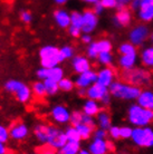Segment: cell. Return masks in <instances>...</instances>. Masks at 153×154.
Listing matches in <instances>:
<instances>
[{
  "mask_svg": "<svg viewBox=\"0 0 153 154\" xmlns=\"http://www.w3.org/2000/svg\"><path fill=\"white\" fill-rule=\"evenodd\" d=\"M78 95H80V96H85V95H87V89L78 88Z\"/></svg>",
  "mask_w": 153,
  "mask_h": 154,
  "instance_id": "50",
  "label": "cell"
},
{
  "mask_svg": "<svg viewBox=\"0 0 153 154\" xmlns=\"http://www.w3.org/2000/svg\"><path fill=\"white\" fill-rule=\"evenodd\" d=\"M103 8L104 7L102 6V4H101V2H96L95 6H94V10H93V11H94L96 15H97V14H101V12H102Z\"/></svg>",
  "mask_w": 153,
  "mask_h": 154,
  "instance_id": "47",
  "label": "cell"
},
{
  "mask_svg": "<svg viewBox=\"0 0 153 154\" xmlns=\"http://www.w3.org/2000/svg\"><path fill=\"white\" fill-rule=\"evenodd\" d=\"M120 77L123 82L134 86H141V85L146 86L150 84V81H151L150 73L143 69H131V68L124 69L120 74Z\"/></svg>",
  "mask_w": 153,
  "mask_h": 154,
  "instance_id": "3",
  "label": "cell"
},
{
  "mask_svg": "<svg viewBox=\"0 0 153 154\" xmlns=\"http://www.w3.org/2000/svg\"><path fill=\"white\" fill-rule=\"evenodd\" d=\"M120 51L123 55H135V48L132 45H130V44H124V45H122L121 48H120Z\"/></svg>",
  "mask_w": 153,
  "mask_h": 154,
  "instance_id": "37",
  "label": "cell"
},
{
  "mask_svg": "<svg viewBox=\"0 0 153 154\" xmlns=\"http://www.w3.org/2000/svg\"><path fill=\"white\" fill-rule=\"evenodd\" d=\"M134 142L141 146H152L153 145V132L150 128H136L132 134Z\"/></svg>",
  "mask_w": 153,
  "mask_h": 154,
  "instance_id": "8",
  "label": "cell"
},
{
  "mask_svg": "<svg viewBox=\"0 0 153 154\" xmlns=\"http://www.w3.org/2000/svg\"><path fill=\"white\" fill-rule=\"evenodd\" d=\"M67 0H55V2L58 5H63V4H65Z\"/></svg>",
  "mask_w": 153,
  "mask_h": 154,
  "instance_id": "52",
  "label": "cell"
},
{
  "mask_svg": "<svg viewBox=\"0 0 153 154\" xmlns=\"http://www.w3.org/2000/svg\"><path fill=\"white\" fill-rule=\"evenodd\" d=\"M110 134L114 137V139H119V137H121V134H120V128L119 127H111L110 128Z\"/></svg>",
  "mask_w": 153,
  "mask_h": 154,
  "instance_id": "46",
  "label": "cell"
},
{
  "mask_svg": "<svg viewBox=\"0 0 153 154\" xmlns=\"http://www.w3.org/2000/svg\"><path fill=\"white\" fill-rule=\"evenodd\" d=\"M50 116L55 123L57 124H66L70 121V113L64 105H56L52 108Z\"/></svg>",
  "mask_w": 153,
  "mask_h": 154,
  "instance_id": "9",
  "label": "cell"
},
{
  "mask_svg": "<svg viewBox=\"0 0 153 154\" xmlns=\"http://www.w3.org/2000/svg\"><path fill=\"white\" fill-rule=\"evenodd\" d=\"M9 133H10V137L12 140H15V141H23L29 134V128L23 122H16V123L10 125Z\"/></svg>",
  "mask_w": 153,
  "mask_h": 154,
  "instance_id": "10",
  "label": "cell"
},
{
  "mask_svg": "<svg viewBox=\"0 0 153 154\" xmlns=\"http://www.w3.org/2000/svg\"><path fill=\"white\" fill-rule=\"evenodd\" d=\"M120 134H121V137L127 139V137L132 136L133 131L131 130L130 127H122V128H120Z\"/></svg>",
  "mask_w": 153,
  "mask_h": 154,
  "instance_id": "42",
  "label": "cell"
},
{
  "mask_svg": "<svg viewBox=\"0 0 153 154\" xmlns=\"http://www.w3.org/2000/svg\"><path fill=\"white\" fill-rule=\"evenodd\" d=\"M95 44L96 48L98 50V53H110V50L112 48L111 42L108 40H100V42H94Z\"/></svg>",
  "mask_w": 153,
  "mask_h": 154,
  "instance_id": "32",
  "label": "cell"
},
{
  "mask_svg": "<svg viewBox=\"0 0 153 154\" xmlns=\"http://www.w3.org/2000/svg\"><path fill=\"white\" fill-rule=\"evenodd\" d=\"M115 20L119 25H122V26H125L130 23V12L127 11L126 9H121L117 15L115 17Z\"/></svg>",
  "mask_w": 153,
  "mask_h": 154,
  "instance_id": "27",
  "label": "cell"
},
{
  "mask_svg": "<svg viewBox=\"0 0 153 154\" xmlns=\"http://www.w3.org/2000/svg\"><path fill=\"white\" fill-rule=\"evenodd\" d=\"M139 104L143 108L153 111V94L151 92H143L139 96Z\"/></svg>",
  "mask_w": 153,
  "mask_h": 154,
  "instance_id": "21",
  "label": "cell"
},
{
  "mask_svg": "<svg viewBox=\"0 0 153 154\" xmlns=\"http://www.w3.org/2000/svg\"><path fill=\"white\" fill-rule=\"evenodd\" d=\"M105 135H106V132H105V130H103V128L95 130V132H94V137H95V139H104Z\"/></svg>",
  "mask_w": 153,
  "mask_h": 154,
  "instance_id": "45",
  "label": "cell"
},
{
  "mask_svg": "<svg viewBox=\"0 0 153 154\" xmlns=\"http://www.w3.org/2000/svg\"><path fill=\"white\" fill-rule=\"evenodd\" d=\"M108 94L107 93L106 86L100 84V83H94L93 85H91L87 88V95L86 96L89 98V100H102L103 97Z\"/></svg>",
  "mask_w": 153,
  "mask_h": 154,
  "instance_id": "13",
  "label": "cell"
},
{
  "mask_svg": "<svg viewBox=\"0 0 153 154\" xmlns=\"http://www.w3.org/2000/svg\"><path fill=\"white\" fill-rule=\"evenodd\" d=\"M0 154H7V147L4 142L0 141Z\"/></svg>",
  "mask_w": 153,
  "mask_h": 154,
  "instance_id": "49",
  "label": "cell"
},
{
  "mask_svg": "<svg viewBox=\"0 0 153 154\" xmlns=\"http://www.w3.org/2000/svg\"><path fill=\"white\" fill-rule=\"evenodd\" d=\"M68 34L74 38H78L80 37V34H82V29L77 27H74V26H69L68 28Z\"/></svg>",
  "mask_w": 153,
  "mask_h": 154,
  "instance_id": "41",
  "label": "cell"
},
{
  "mask_svg": "<svg viewBox=\"0 0 153 154\" xmlns=\"http://www.w3.org/2000/svg\"><path fill=\"white\" fill-rule=\"evenodd\" d=\"M88 151L92 154H105L108 151L107 141H104V139H94Z\"/></svg>",
  "mask_w": 153,
  "mask_h": 154,
  "instance_id": "16",
  "label": "cell"
},
{
  "mask_svg": "<svg viewBox=\"0 0 153 154\" xmlns=\"http://www.w3.org/2000/svg\"><path fill=\"white\" fill-rule=\"evenodd\" d=\"M65 134H66V137H67V141H68V142L80 143V140H82L80 133L77 131V128L75 126H73V125L66 128Z\"/></svg>",
  "mask_w": 153,
  "mask_h": 154,
  "instance_id": "24",
  "label": "cell"
},
{
  "mask_svg": "<svg viewBox=\"0 0 153 154\" xmlns=\"http://www.w3.org/2000/svg\"><path fill=\"white\" fill-rule=\"evenodd\" d=\"M148 37V29L145 27H138L136 29H134L132 32H131V39L134 44H141L145 40V38Z\"/></svg>",
  "mask_w": 153,
  "mask_h": 154,
  "instance_id": "20",
  "label": "cell"
},
{
  "mask_svg": "<svg viewBox=\"0 0 153 154\" xmlns=\"http://www.w3.org/2000/svg\"><path fill=\"white\" fill-rule=\"evenodd\" d=\"M39 58H40V65L45 68L56 67L64 62V58L61 57L59 53V48L53 45H46L42 47L39 50Z\"/></svg>",
  "mask_w": 153,
  "mask_h": 154,
  "instance_id": "1",
  "label": "cell"
},
{
  "mask_svg": "<svg viewBox=\"0 0 153 154\" xmlns=\"http://www.w3.org/2000/svg\"><path fill=\"white\" fill-rule=\"evenodd\" d=\"M135 62V55H123L121 58V66L124 69H130Z\"/></svg>",
  "mask_w": 153,
  "mask_h": 154,
  "instance_id": "30",
  "label": "cell"
},
{
  "mask_svg": "<svg viewBox=\"0 0 153 154\" xmlns=\"http://www.w3.org/2000/svg\"><path fill=\"white\" fill-rule=\"evenodd\" d=\"M97 119H98V124L100 127L103 130H106L108 127H111V117L108 115V113L105 111H101L97 114Z\"/></svg>",
  "mask_w": 153,
  "mask_h": 154,
  "instance_id": "25",
  "label": "cell"
},
{
  "mask_svg": "<svg viewBox=\"0 0 153 154\" xmlns=\"http://www.w3.org/2000/svg\"><path fill=\"white\" fill-rule=\"evenodd\" d=\"M84 1H86V2H89V4H93V2H94V4H96L98 0H84Z\"/></svg>",
  "mask_w": 153,
  "mask_h": 154,
  "instance_id": "53",
  "label": "cell"
},
{
  "mask_svg": "<svg viewBox=\"0 0 153 154\" xmlns=\"http://www.w3.org/2000/svg\"><path fill=\"white\" fill-rule=\"evenodd\" d=\"M20 19L21 21L25 23H30L33 20V15L30 11H27V10H23L20 12Z\"/></svg>",
  "mask_w": 153,
  "mask_h": 154,
  "instance_id": "40",
  "label": "cell"
},
{
  "mask_svg": "<svg viewBox=\"0 0 153 154\" xmlns=\"http://www.w3.org/2000/svg\"><path fill=\"white\" fill-rule=\"evenodd\" d=\"M45 86H46L47 95H55L59 92V86H58V82L52 81V79H46L44 81Z\"/></svg>",
  "mask_w": 153,
  "mask_h": 154,
  "instance_id": "28",
  "label": "cell"
},
{
  "mask_svg": "<svg viewBox=\"0 0 153 154\" xmlns=\"http://www.w3.org/2000/svg\"><path fill=\"white\" fill-rule=\"evenodd\" d=\"M31 91H33V94L35 96L39 97V98H42V97H45L47 95L46 86H45L44 81L35 82L33 86H31Z\"/></svg>",
  "mask_w": 153,
  "mask_h": 154,
  "instance_id": "23",
  "label": "cell"
},
{
  "mask_svg": "<svg viewBox=\"0 0 153 154\" xmlns=\"http://www.w3.org/2000/svg\"><path fill=\"white\" fill-rule=\"evenodd\" d=\"M98 60L104 65H110L112 62V56L110 53H101L98 55Z\"/></svg>",
  "mask_w": 153,
  "mask_h": 154,
  "instance_id": "38",
  "label": "cell"
},
{
  "mask_svg": "<svg viewBox=\"0 0 153 154\" xmlns=\"http://www.w3.org/2000/svg\"><path fill=\"white\" fill-rule=\"evenodd\" d=\"M97 25V16L93 10H86L83 14V26L82 31L84 34H89L95 29Z\"/></svg>",
  "mask_w": 153,
  "mask_h": 154,
  "instance_id": "12",
  "label": "cell"
},
{
  "mask_svg": "<svg viewBox=\"0 0 153 154\" xmlns=\"http://www.w3.org/2000/svg\"><path fill=\"white\" fill-rule=\"evenodd\" d=\"M82 42H84V44H92V38H91V36L88 35V34H84V35L82 36Z\"/></svg>",
  "mask_w": 153,
  "mask_h": 154,
  "instance_id": "48",
  "label": "cell"
},
{
  "mask_svg": "<svg viewBox=\"0 0 153 154\" xmlns=\"http://www.w3.org/2000/svg\"><path fill=\"white\" fill-rule=\"evenodd\" d=\"M83 115H84V113L78 112V111H75V112L70 113V121H69V123L72 124L73 126H77L78 124L82 123Z\"/></svg>",
  "mask_w": 153,
  "mask_h": 154,
  "instance_id": "34",
  "label": "cell"
},
{
  "mask_svg": "<svg viewBox=\"0 0 153 154\" xmlns=\"http://www.w3.org/2000/svg\"><path fill=\"white\" fill-rule=\"evenodd\" d=\"M74 85H75V83L72 79L67 78V77H64L63 79L58 82L59 91H61V92H70L74 88Z\"/></svg>",
  "mask_w": 153,
  "mask_h": 154,
  "instance_id": "29",
  "label": "cell"
},
{
  "mask_svg": "<svg viewBox=\"0 0 153 154\" xmlns=\"http://www.w3.org/2000/svg\"><path fill=\"white\" fill-rule=\"evenodd\" d=\"M96 82H97V74L89 69L78 75L75 81V85L78 88H88L91 85H93Z\"/></svg>",
  "mask_w": 153,
  "mask_h": 154,
  "instance_id": "11",
  "label": "cell"
},
{
  "mask_svg": "<svg viewBox=\"0 0 153 154\" xmlns=\"http://www.w3.org/2000/svg\"><path fill=\"white\" fill-rule=\"evenodd\" d=\"M59 53H61V57L65 59H69V58H73L74 56V49L73 47L70 46H63L61 48H59Z\"/></svg>",
  "mask_w": 153,
  "mask_h": 154,
  "instance_id": "35",
  "label": "cell"
},
{
  "mask_svg": "<svg viewBox=\"0 0 153 154\" xmlns=\"http://www.w3.org/2000/svg\"><path fill=\"white\" fill-rule=\"evenodd\" d=\"M142 62L146 66H153V48H148L142 54Z\"/></svg>",
  "mask_w": 153,
  "mask_h": 154,
  "instance_id": "33",
  "label": "cell"
},
{
  "mask_svg": "<svg viewBox=\"0 0 153 154\" xmlns=\"http://www.w3.org/2000/svg\"><path fill=\"white\" fill-rule=\"evenodd\" d=\"M101 112L100 105L97 104V102L94 100H89L85 102L84 106H83V113L89 116H95Z\"/></svg>",
  "mask_w": 153,
  "mask_h": 154,
  "instance_id": "19",
  "label": "cell"
},
{
  "mask_svg": "<svg viewBox=\"0 0 153 154\" xmlns=\"http://www.w3.org/2000/svg\"><path fill=\"white\" fill-rule=\"evenodd\" d=\"M75 127L77 128V131H78V133H80L82 140L89 139L93 133V131H94V128H92L91 126H88V125H86V124H84V123L78 124V125Z\"/></svg>",
  "mask_w": 153,
  "mask_h": 154,
  "instance_id": "26",
  "label": "cell"
},
{
  "mask_svg": "<svg viewBox=\"0 0 153 154\" xmlns=\"http://www.w3.org/2000/svg\"><path fill=\"white\" fill-rule=\"evenodd\" d=\"M80 151V143L67 142L63 147L57 150V154H78Z\"/></svg>",
  "mask_w": 153,
  "mask_h": 154,
  "instance_id": "22",
  "label": "cell"
},
{
  "mask_svg": "<svg viewBox=\"0 0 153 154\" xmlns=\"http://www.w3.org/2000/svg\"><path fill=\"white\" fill-rule=\"evenodd\" d=\"M59 131H61L59 128L48 124H37L34 127V134L36 139L40 143L47 145H49V143L53 141V139Z\"/></svg>",
  "mask_w": 153,
  "mask_h": 154,
  "instance_id": "5",
  "label": "cell"
},
{
  "mask_svg": "<svg viewBox=\"0 0 153 154\" xmlns=\"http://www.w3.org/2000/svg\"><path fill=\"white\" fill-rule=\"evenodd\" d=\"M115 72L112 68H104L100 70L97 74V83L104 85V86H110L112 84L113 77H114Z\"/></svg>",
  "mask_w": 153,
  "mask_h": 154,
  "instance_id": "18",
  "label": "cell"
},
{
  "mask_svg": "<svg viewBox=\"0 0 153 154\" xmlns=\"http://www.w3.org/2000/svg\"><path fill=\"white\" fill-rule=\"evenodd\" d=\"M33 154H57V152H56V150L53 149L52 146L46 145L42 151H39V152H37V153H33Z\"/></svg>",
  "mask_w": 153,
  "mask_h": 154,
  "instance_id": "43",
  "label": "cell"
},
{
  "mask_svg": "<svg viewBox=\"0 0 153 154\" xmlns=\"http://www.w3.org/2000/svg\"><path fill=\"white\" fill-rule=\"evenodd\" d=\"M78 154H92V153H91L89 151H87V150H80Z\"/></svg>",
  "mask_w": 153,
  "mask_h": 154,
  "instance_id": "51",
  "label": "cell"
},
{
  "mask_svg": "<svg viewBox=\"0 0 153 154\" xmlns=\"http://www.w3.org/2000/svg\"><path fill=\"white\" fill-rule=\"evenodd\" d=\"M140 17L143 20H151L153 18V0H142L140 7Z\"/></svg>",
  "mask_w": 153,
  "mask_h": 154,
  "instance_id": "17",
  "label": "cell"
},
{
  "mask_svg": "<svg viewBox=\"0 0 153 154\" xmlns=\"http://www.w3.org/2000/svg\"><path fill=\"white\" fill-rule=\"evenodd\" d=\"M110 92L120 98H136L141 94V89L136 86H129L122 83H112L110 85Z\"/></svg>",
  "mask_w": 153,
  "mask_h": 154,
  "instance_id": "4",
  "label": "cell"
},
{
  "mask_svg": "<svg viewBox=\"0 0 153 154\" xmlns=\"http://www.w3.org/2000/svg\"><path fill=\"white\" fill-rule=\"evenodd\" d=\"M10 139V133H9V128L5 125L0 124V141L4 143H7L8 140Z\"/></svg>",
  "mask_w": 153,
  "mask_h": 154,
  "instance_id": "36",
  "label": "cell"
},
{
  "mask_svg": "<svg viewBox=\"0 0 153 154\" xmlns=\"http://www.w3.org/2000/svg\"><path fill=\"white\" fill-rule=\"evenodd\" d=\"M129 116L133 124L138 126H143L153 119V111L143 108L142 106H132Z\"/></svg>",
  "mask_w": 153,
  "mask_h": 154,
  "instance_id": "6",
  "label": "cell"
},
{
  "mask_svg": "<svg viewBox=\"0 0 153 154\" xmlns=\"http://www.w3.org/2000/svg\"><path fill=\"white\" fill-rule=\"evenodd\" d=\"M87 55L91 58L98 57L100 53H98V50H97V48H96V46H95V44H94V42L89 44V46H88V48H87Z\"/></svg>",
  "mask_w": 153,
  "mask_h": 154,
  "instance_id": "39",
  "label": "cell"
},
{
  "mask_svg": "<svg viewBox=\"0 0 153 154\" xmlns=\"http://www.w3.org/2000/svg\"><path fill=\"white\" fill-rule=\"evenodd\" d=\"M73 68L77 74H82L91 69V64L84 56H75L73 58Z\"/></svg>",
  "mask_w": 153,
  "mask_h": 154,
  "instance_id": "15",
  "label": "cell"
},
{
  "mask_svg": "<svg viewBox=\"0 0 153 154\" xmlns=\"http://www.w3.org/2000/svg\"><path fill=\"white\" fill-rule=\"evenodd\" d=\"M37 76L39 79L42 81H46V79H52L55 82H59L61 79L64 78V70L61 67L56 66V67H52V68H45V67H40L37 70Z\"/></svg>",
  "mask_w": 153,
  "mask_h": 154,
  "instance_id": "7",
  "label": "cell"
},
{
  "mask_svg": "<svg viewBox=\"0 0 153 154\" xmlns=\"http://www.w3.org/2000/svg\"><path fill=\"white\" fill-rule=\"evenodd\" d=\"M5 89L9 93L15 94L16 98L20 103H27L29 102L33 96V91L29 86H27L25 83L18 81V79H9L5 83Z\"/></svg>",
  "mask_w": 153,
  "mask_h": 154,
  "instance_id": "2",
  "label": "cell"
},
{
  "mask_svg": "<svg viewBox=\"0 0 153 154\" xmlns=\"http://www.w3.org/2000/svg\"><path fill=\"white\" fill-rule=\"evenodd\" d=\"M54 20L58 27L63 29H66V28L68 29L70 26V15L63 9H58L54 12Z\"/></svg>",
  "mask_w": 153,
  "mask_h": 154,
  "instance_id": "14",
  "label": "cell"
},
{
  "mask_svg": "<svg viewBox=\"0 0 153 154\" xmlns=\"http://www.w3.org/2000/svg\"><path fill=\"white\" fill-rule=\"evenodd\" d=\"M101 4L104 8H113L117 5V0H102Z\"/></svg>",
  "mask_w": 153,
  "mask_h": 154,
  "instance_id": "44",
  "label": "cell"
},
{
  "mask_svg": "<svg viewBox=\"0 0 153 154\" xmlns=\"http://www.w3.org/2000/svg\"><path fill=\"white\" fill-rule=\"evenodd\" d=\"M70 26H74V27L82 29V26H83V14L74 11L70 15Z\"/></svg>",
  "mask_w": 153,
  "mask_h": 154,
  "instance_id": "31",
  "label": "cell"
}]
</instances>
